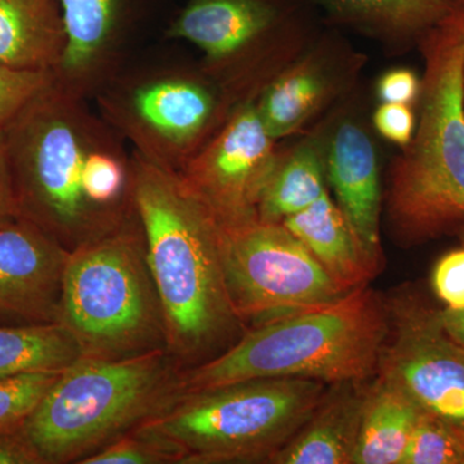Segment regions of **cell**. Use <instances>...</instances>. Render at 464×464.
Instances as JSON below:
<instances>
[{
    "instance_id": "6da1fadb",
    "label": "cell",
    "mask_w": 464,
    "mask_h": 464,
    "mask_svg": "<svg viewBox=\"0 0 464 464\" xmlns=\"http://www.w3.org/2000/svg\"><path fill=\"white\" fill-rule=\"evenodd\" d=\"M130 199L163 308L168 353L181 369L203 364L246 329L226 289L221 225L179 170L146 150L130 164Z\"/></svg>"
},
{
    "instance_id": "7a4b0ae2",
    "label": "cell",
    "mask_w": 464,
    "mask_h": 464,
    "mask_svg": "<svg viewBox=\"0 0 464 464\" xmlns=\"http://www.w3.org/2000/svg\"><path fill=\"white\" fill-rule=\"evenodd\" d=\"M389 328L387 298L369 285L351 290L332 304L248 326L218 356L182 369L177 395L264 378L326 384L372 380L378 374Z\"/></svg>"
},
{
    "instance_id": "3957f363",
    "label": "cell",
    "mask_w": 464,
    "mask_h": 464,
    "mask_svg": "<svg viewBox=\"0 0 464 464\" xmlns=\"http://www.w3.org/2000/svg\"><path fill=\"white\" fill-rule=\"evenodd\" d=\"M417 128L390 166L387 221L413 246L464 225V14L458 5L420 41Z\"/></svg>"
},
{
    "instance_id": "277c9868",
    "label": "cell",
    "mask_w": 464,
    "mask_h": 464,
    "mask_svg": "<svg viewBox=\"0 0 464 464\" xmlns=\"http://www.w3.org/2000/svg\"><path fill=\"white\" fill-rule=\"evenodd\" d=\"M5 133L21 217L69 252L133 215V209H105L88 199V164L108 136L56 82L5 125Z\"/></svg>"
},
{
    "instance_id": "5b68a950",
    "label": "cell",
    "mask_w": 464,
    "mask_h": 464,
    "mask_svg": "<svg viewBox=\"0 0 464 464\" xmlns=\"http://www.w3.org/2000/svg\"><path fill=\"white\" fill-rule=\"evenodd\" d=\"M328 386L264 378L179 393L133 432L163 449L173 464L270 463Z\"/></svg>"
},
{
    "instance_id": "8992f818",
    "label": "cell",
    "mask_w": 464,
    "mask_h": 464,
    "mask_svg": "<svg viewBox=\"0 0 464 464\" xmlns=\"http://www.w3.org/2000/svg\"><path fill=\"white\" fill-rule=\"evenodd\" d=\"M181 371L167 350L118 360L82 357L60 374L24 435L43 464H81L177 396Z\"/></svg>"
},
{
    "instance_id": "52a82bcc",
    "label": "cell",
    "mask_w": 464,
    "mask_h": 464,
    "mask_svg": "<svg viewBox=\"0 0 464 464\" xmlns=\"http://www.w3.org/2000/svg\"><path fill=\"white\" fill-rule=\"evenodd\" d=\"M58 323L90 359L167 350L163 308L134 210L121 227L69 253Z\"/></svg>"
},
{
    "instance_id": "ba28073f",
    "label": "cell",
    "mask_w": 464,
    "mask_h": 464,
    "mask_svg": "<svg viewBox=\"0 0 464 464\" xmlns=\"http://www.w3.org/2000/svg\"><path fill=\"white\" fill-rule=\"evenodd\" d=\"M221 256L231 306L246 328L347 295L283 224L255 219L237 227L221 226Z\"/></svg>"
},
{
    "instance_id": "9c48e42d",
    "label": "cell",
    "mask_w": 464,
    "mask_h": 464,
    "mask_svg": "<svg viewBox=\"0 0 464 464\" xmlns=\"http://www.w3.org/2000/svg\"><path fill=\"white\" fill-rule=\"evenodd\" d=\"M386 298L390 328L378 375L423 413L464 429V350L445 332L441 307L411 285Z\"/></svg>"
},
{
    "instance_id": "30bf717a",
    "label": "cell",
    "mask_w": 464,
    "mask_h": 464,
    "mask_svg": "<svg viewBox=\"0 0 464 464\" xmlns=\"http://www.w3.org/2000/svg\"><path fill=\"white\" fill-rule=\"evenodd\" d=\"M256 97L237 103L224 123L177 168L222 227L258 219V204L280 151Z\"/></svg>"
},
{
    "instance_id": "8fae6325",
    "label": "cell",
    "mask_w": 464,
    "mask_h": 464,
    "mask_svg": "<svg viewBox=\"0 0 464 464\" xmlns=\"http://www.w3.org/2000/svg\"><path fill=\"white\" fill-rule=\"evenodd\" d=\"M362 67V54L332 39L299 53L256 97L267 132L276 141L301 132L353 87Z\"/></svg>"
},
{
    "instance_id": "7c38bea8",
    "label": "cell",
    "mask_w": 464,
    "mask_h": 464,
    "mask_svg": "<svg viewBox=\"0 0 464 464\" xmlns=\"http://www.w3.org/2000/svg\"><path fill=\"white\" fill-rule=\"evenodd\" d=\"M69 253L23 217L0 227L2 325L58 323Z\"/></svg>"
},
{
    "instance_id": "4fadbf2b",
    "label": "cell",
    "mask_w": 464,
    "mask_h": 464,
    "mask_svg": "<svg viewBox=\"0 0 464 464\" xmlns=\"http://www.w3.org/2000/svg\"><path fill=\"white\" fill-rule=\"evenodd\" d=\"M326 182L357 241L378 267L381 244L382 188L373 140L355 118H342L323 136Z\"/></svg>"
},
{
    "instance_id": "5bb4252c",
    "label": "cell",
    "mask_w": 464,
    "mask_h": 464,
    "mask_svg": "<svg viewBox=\"0 0 464 464\" xmlns=\"http://www.w3.org/2000/svg\"><path fill=\"white\" fill-rule=\"evenodd\" d=\"M168 35L192 43L215 63L237 60L264 43L299 38L270 0H190Z\"/></svg>"
},
{
    "instance_id": "9a60e30c",
    "label": "cell",
    "mask_w": 464,
    "mask_h": 464,
    "mask_svg": "<svg viewBox=\"0 0 464 464\" xmlns=\"http://www.w3.org/2000/svg\"><path fill=\"white\" fill-rule=\"evenodd\" d=\"M132 109L159 141L177 149L181 164L222 124L218 96L191 79H163L142 85L134 92Z\"/></svg>"
},
{
    "instance_id": "2e32d148",
    "label": "cell",
    "mask_w": 464,
    "mask_h": 464,
    "mask_svg": "<svg viewBox=\"0 0 464 464\" xmlns=\"http://www.w3.org/2000/svg\"><path fill=\"white\" fill-rule=\"evenodd\" d=\"M372 381L329 384L306 423L268 464H353Z\"/></svg>"
},
{
    "instance_id": "e0dca14e",
    "label": "cell",
    "mask_w": 464,
    "mask_h": 464,
    "mask_svg": "<svg viewBox=\"0 0 464 464\" xmlns=\"http://www.w3.org/2000/svg\"><path fill=\"white\" fill-rule=\"evenodd\" d=\"M282 224L304 244L344 292L368 286L382 271L360 246L329 190Z\"/></svg>"
},
{
    "instance_id": "ac0fdd59",
    "label": "cell",
    "mask_w": 464,
    "mask_h": 464,
    "mask_svg": "<svg viewBox=\"0 0 464 464\" xmlns=\"http://www.w3.org/2000/svg\"><path fill=\"white\" fill-rule=\"evenodd\" d=\"M341 25L391 47L420 41L458 7V0H315Z\"/></svg>"
},
{
    "instance_id": "d6986e66",
    "label": "cell",
    "mask_w": 464,
    "mask_h": 464,
    "mask_svg": "<svg viewBox=\"0 0 464 464\" xmlns=\"http://www.w3.org/2000/svg\"><path fill=\"white\" fill-rule=\"evenodd\" d=\"M65 44L57 0H0V63L54 72Z\"/></svg>"
},
{
    "instance_id": "ffe728a7",
    "label": "cell",
    "mask_w": 464,
    "mask_h": 464,
    "mask_svg": "<svg viewBox=\"0 0 464 464\" xmlns=\"http://www.w3.org/2000/svg\"><path fill=\"white\" fill-rule=\"evenodd\" d=\"M422 414L393 382L375 375L353 464H401Z\"/></svg>"
},
{
    "instance_id": "44dd1931",
    "label": "cell",
    "mask_w": 464,
    "mask_h": 464,
    "mask_svg": "<svg viewBox=\"0 0 464 464\" xmlns=\"http://www.w3.org/2000/svg\"><path fill=\"white\" fill-rule=\"evenodd\" d=\"M323 134H313L280 151L258 204V219L282 224L328 191Z\"/></svg>"
},
{
    "instance_id": "7402d4cb",
    "label": "cell",
    "mask_w": 464,
    "mask_h": 464,
    "mask_svg": "<svg viewBox=\"0 0 464 464\" xmlns=\"http://www.w3.org/2000/svg\"><path fill=\"white\" fill-rule=\"evenodd\" d=\"M82 357L74 335L61 323L0 324V375L63 372Z\"/></svg>"
},
{
    "instance_id": "603a6c76",
    "label": "cell",
    "mask_w": 464,
    "mask_h": 464,
    "mask_svg": "<svg viewBox=\"0 0 464 464\" xmlns=\"http://www.w3.org/2000/svg\"><path fill=\"white\" fill-rule=\"evenodd\" d=\"M66 44L61 72L79 76L94 65L111 36L116 0H57Z\"/></svg>"
},
{
    "instance_id": "cb8c5ba5",
    "label": "cell",
    "mask_w": 464,
    "mask_h": 464,
    "mask_svg": "<svg viewBox=\"0 0 464 464\" xmlns=\"http://www.w3.org/2000/svg\"><path fill=\"white\" fill-rule=\"evenodd\" d=\"M63 372L0 375V432L21 431Z\"/></svg>"
},
{
    "instance_id": "d4e9b609",
    "label": "cell",
    "mask_w": 464,
    "mask_h": 464,
    "mask_svg": "<svg viewBox=\"0 0 464 464\" xmlns=\"http://www.w3.org/2000/svg\"><path fill=\"white\" fill-rule=\"evenodd\" d=\"M401 464H464V429L423 413Z\"/></svg>"
},
{
    "instance_id": "484cf974",
    "label": "cell",
    "mask_w": 464,
    "mask_h": 464,
    "mask_svg": "<svg viewBox=\"0 0 464 464\" xmlns=\"http://www.w3.org/2000/svg\"><path fill=\"white\" fill-rule=\"evenodd\" d=\"M54 82V72L16 69L0 63V130Z\"/></svg>"
},
{
    "instance_id": "4316f807",
    "label": "cell",
    "mask_w": 464,
    "mask_h": 464,
    "mask_svg": "<svg viewBox=\"0 0 464 464\" xmlns=\"http://www.w3.org/2000/svg\"><path fill=\"white\" fill-rule=\"evenodd\" d=\"M81 464H173V460L157 444L130 431L85 458Z\"/></svg>"
},
{
    "instance_id": "83f0119b",
    "label": "cell",
    "mask_w": 464,
    "mask_h": 464,
    "mask_svg": "<svg viewBox=\"0 0 464 464\" xmlns=\"http://www.w3.org/2000/svg\"><path fill=\"white\" fill-rule=\"evenodd\" d=\"M457 232L462 244L449 250L433 266L431 288L435 297L444 308H464V225Z\"/></svg>"
},
{
    "instance_id": "f1b7e54d",
    "label": "cell",
    "mask_w": 464,
    "mask_h": 464,
    "mask_svg": "<svg viewBox=\"0 0 464 464\" xmlns=\"http://www.w3.org/2000/svg\"><path fill=\"white\" fill-rule=\"evenodd\" d=\"M377 132L387 141L405 148L411 141L417 128V114L413 106L381 102L373 115Z\"/></svg>"
},
{
    "instance_id": "f546056e",
    "label": "cell",
    "mask_w": 464,
    "mask_h": 464,
    "mask_svg": "<svg viewBox=\"0 0 464 464\" xmlns=\"http://www.w3.org/2000/svg\"><path fill=\"white\" fill-rule=\"evenodd\" d=\"M420 94V79L411 70H389L377 83V96L381 102L417 106Z\"/></svg>"
},
{
    "instance_id": "4dcf8cb0",
    "label": "cell",
    "mask_w": 464,
    "mask_h": 464,
    "mask_svg": "<svg viewBox=\"0 0 464 464\" xmlns=\"http://www.w3.org/2000/svg\"><path fill=\"white\" fill-rule=\"evenodd\" d=\"M21 218L5 128L0 130V227Z\"/></svg>"
},
{
    "instance_id": "1f68e13d",
    "label": "cell",
    "mask_w": 464,
    "mask_h": 464,
    "mask_svg": "<svg viewBox=\"0 0 464 464\" xmlns=\"http://www.w3.org/2000/svg\"><path fill=\"white\" fill-rule=\"evenodd\" d=\"M0 464H43V460L21 430L0 432Z\"/></svg>"
},
{
    "instance_id": "d6a6232c",
    "label": "cell",
    "mask_w": 464,
    "mask_h": 464,
    "mask_svg": "<svg viewBox=\"0 0 464 464\" xmlns=\"http://www.w3.org/2000/svg\"><path fill=\"white\" fill-rule=\"evenodd\" d=\"M440 317L449 337L460 347H464V308L450 310V308L441 307Z\"/></svg>"
},
{
    "instance_id": "836d02e7",
    "label": "cell",
    "mask_w": 464,
    "mask_h": 464,
    "mask_svg": "<svg viewBox=\"0 0 464 464\" xmlns=\"http://www.w3.org/2000/svg\"><path fill=\"white\" fill-rule=\"evenodd\" d=\"M458 5H459L460 9H462L464 14V0H458Z\"/></svg>"
},
{
    "instance_id": "e575fe53",
    "label": "cell",
    "mask_w": 464,
    "mask_h": 464,
    "mask_svg": "<svg viewBox=\"0 0 464 464\" xmlns=\"http://www.w3.org/2000/svg\"><path fill=\"white\" fill-rule=\"evenodd\" d=\"M463 350H464V347H463Z\"/></svg>"
}]
</instances>
